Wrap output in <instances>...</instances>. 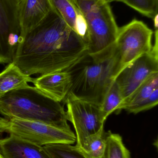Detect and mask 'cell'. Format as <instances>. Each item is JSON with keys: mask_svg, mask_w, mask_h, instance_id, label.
Masks as SVG:
<instances>
[{"mask_svg": "<svg viewBox=\"0 0 158 158\" xmlns=\"http://www.w3.org/2000/svg\"><path fill=\"white\" fill-rule=\"evenodd\" d=\"M3 133L40 146L53 144H73L76 141L72 131L38 122L0 117V133Z\"/></svg>", "mask_w": 158, "mask_h": 158, "instance_id": "5", "label": "cell"}, {"mask_svg": "<svg viewBox=\"0 0 158 158\" xmlns=\"http://www.w3.org/2000/svg\"><path fill=\"white\" fill-rule=\"evenodd\" d=\"M85 39L71 29L54 8L20 37L13 62L26 75L68 71L88 55Z\"/></svg>", "mask_w": 158, "mask_h": 158, "instance_id": "1", "label": "cell"}, {"mask_svg": "<svg viewBox=\"0 0 158 158\" xmlns=\"http://www.w3.org/2000/svg\"><path fill=\"white\" fill-rule=\"evenodd\" d=\"M3 158H52L44 146L9 136L0 139Z\"/></svg>", "mask_w": 158, "mask_h": 158, "instance_id": "12", "label": "cell"}, {"mask_svg": "<svg viewBox=\"0 0 158 158\" xmlns=\"http://www.w3.org/2000/svg\"><path fill=\"white\" fill-rule=\"evenodd\" d=\"M51 2L66 24L79 34V30L83 27L85 21L75 0H51Z\"/></svg>", "mask_w": 158, "mask_h": 158, "instance_id": "14", "label": "cell"}, {"mask_svg": "<svg viewBox=\"0 0 158 158\" xmlns=\"http://www.w3.org/2000/svg\"><path fill=\"white\" fill-rule=\"evenodd\" d=\"M0 114L71 131L60 102L47 96L35 86L28 85L14 89L0 97Z\"/></svg>", "mask_w": 158, "mask_h": 158, "instance_id": "2", "label": "cell"}, {"mask_svg": "<svg viewBox=\"0 0 158 158\" xmlns=\"http://www.w3.org/2000/svg\"><path fill=\"white\" fill-rule=\"evenodd\" d=\"M106 2H122L143 15L153 19L158 15V0H104Z\"/></svg>", "mask_w": 158, "mask_h": 158, "instance_id": "20", "label": "cell"}, {"mask_svg": "<svg viewBox=\"0 0 158 158\" xmlns=\"http://www.w3.org/2000/svg\"><path fill=\"white\" fill-rule=\"evenodd\" d=\"M20 34L18 4L15 0H0V64L13 62Z\"/></svg>", "mask_w": 158, "mask_h": 158, "instance_id": "9", "label": "cell"}, {"mask_svg": "<svg viewBox=\"0 0 158 158\" xmlns=\"http://www.w3.org/2000/svg\"><path fill=\"white\" fill-rule=\"evenodd\" d=\"M18 6L20 37L40 24L54 8L51 0H22Z\"/></svg>", "mask_w": 158, "mask_h": 158, "instance_id": "10", "label": "cell"}, {"mask_svg": "<svg viewBox=\"0 0 158 158\" xmlns=\"http://www.w3.org/2000/svg\"><path fill=\"white\" fill-rule=\"evenodd\" d=\"M158 103V88L155 89L151 95L144 102L137 106L132 113L137 114L142 111L148 110L156 106Z\"/></svg>", "mask_w": 158, "mask_h": 158, "instance_id": "21", "label": "cell"}, {"mask_svg": "<svg viewBox=\"0 0 158 158\" xmlns=\"http://www.w3.org/2000/svg\"><path fill=\"white\" fill-rule=\"evenodd\" d=\"M105 137V149L103 158H131L130 153L119 135L109 132Z\"/></svg>", "mask_w": 158, "mask_h": 158, "instance_id": "16", "label": "cell"}, {"mask_svg": "<svg viewBox=\"0 0 158 158\" xmlns=\"http://www.w3.org/2000/svg\"><path fill=\"white\" fill-rule=\"evenodd\" d=\"M15 2H16L19 4V3L22 0H15Z\"/></svg>", "mask_w": 158, "mask_h": 158, "instance_id": "23", "label": "cell"}, {"mask_svg": "<svg viewBox=\"0 0 158 158\" xmlns=\"http://www.w3.org/2000/svg\"><path fill=\"white\" fill-rule=\"evenodd\" d=\"M35 87L47 96L58 102L64 101L69 93L71 76L68 71H60L41 75L33 78Z\"/></svg>", "mask_w": 158, "mask_h": 158, "instance_id": "11", "label": "cell"}, {"mask_svg": "<svg viewBox=\"0 0 158 158\" xmlns=\"http://www.w3.org/2000/svg\"><path fill=\"white\" fill-rule=\"evenodd\" d=\"M68 71L71 79L69 93L101 106L117 76L114 48L102 57L87 55Z\"/></svg>", "mask_w": 158, "mask_h": 158, "instance_id": "3", "label": "cell"}, {"mask_svg": "<svg viewBox=\"0 0 158 158\" xmlns=\"http://www.w3.org/2000/svg\"><path fill=\"white\" fill-rule=\"evenodd\" d=\"M86 25L88 55H107L114 50L119 27L110 5L104 0H75Z\"/></svg>", "mask_w": 158, "mask_h": 158, "instance_id": "4", "label": "cell"}, {"mask_svg": "<svg viewBox=\"0 0 158 158\" xmlns=\"http://www.w3.org/2000/svg\"><path fill=\"white\" fill-rule=\"evenodd\" d=\"M158 88V72L154 73L145 81L120 106L118 111L125 110L129 113L140 104L145 101L153 91Z\"/></svg>", "mask_w": 158, "mask_h": 158, "instance_id": "15", "label": "cell"}, {"mask_svg": "<svg viewBox=\"0 0 158 158\" xmlns=\"http://www.w3.org/2000/svg\"><path fill=\"white\" fill-rule=\"evenodd\" d=\"M124 101L118 85L114 81L105 96L101 105V110L105 120L114 111H117Z\"/></svg>", "mask_w": 158, "mask_h": 158, "instance_id": "17", "label": "cell"}, {"mask_svg": "<svg viewBox=\"0 0 158 158\" xmlns=\"http://www.w3.org/2000/svg\"><path fill=\"white\" fill-rule=\"evenodd\" d=\"M153 33L146 24L136 19L119 27L114 45L117 76L127 65L151 51Z\"/></svg>", "mask_w": 158, "mask_h": 158, "instance_id": "6", "label": "cell"}, {"mask_svg": "<svg viewBox=\"0 0 158 158\" xmlns=\"http://www.w3.org/2000/svg\"><path fill=\"white\" fill-rule=\"evenodd\" d=\"M155 34V43L151 51L126 66L115 79L122 93L123 103L150 76L158 72V30Z\"/></svg>", "mask_w": 158, "mask_h": 158, "instance_id": "8", "label": "cell"}, {"mask_svg": "<svg viewBox=\"0 0 158 158\" xmlns=\"http://www.w3.org/2000/svg\"><path fill=\"white\" fill-rule=\"evenodd\" d=\"M64 101L67 106V119L76 132V145L81 148L85 139L104 129L105 119L99 105L68 93Z\"/></svg>", "mask_w": 158, "mask_h": 158, "instance_id": "7", "label": "cell"}, {"mask_svg": "<svg viewBox=\"0 0 158 158\" xmlns=\"http://www.w3.org/2000/svg\"><path fill=\"white\" fill-rule=\"evenodd\" d=\"M33 78L24 74L14 63H10L0 73V97L14 89L28 85Z\"/></svg>", "mask_w": 158, "mask_h": 158, "instance_id": "13", "label": "cell"}, {"mask_svg": "<svg viewBox=\"0 0 158 158\" xmlns=\"http://www.w3.org/2000/svg\"><path fill=\"white\" fill-rule=\"evenodd\" d=\"M0 158H3L2 155H1V153H0Z\"/></svg>", "mask_w": 158, "mask_h": 158, "instance_id": "24", "label": "cell"}, {"mask_svg": "<svg viewBox=\"0 0 158 158\" xmlns=\"http://www.w3.org/2000/svg\"><path fill=\"white\" fill-rule=\"evenodd\" d=\"M44 147L52 158H91L75 146L69 144H53Z\"/></svg>", "mask_w": 158, "mask_h": 158, "instance_id": "19", "label": "cell"}, {"mask_svg": "<svg viewBox=\"0 0 158 158\" xmlns=\"http://www.w3.org/2000/svg\"><path fill=\"white\" fill-rule=\"evenodd\" d=\"M154 22V26H155V29L158 30V15H156L153 19Z\"/></svg>", "mask_w": 158, "mask_h": 158, "instance_id": "22", "label": "cell"}, {"mask_svg": "<svg viewBox=\"0 0 158 158\" xmlns=\"http://www.w3.org/2000/svg\"><path fill=\"white\" fill-rule=\"evenodd\" d=\"M105 146V137L103 129L87 137L80 149L91 158H103Z\"/></svg>", "mask_w": 158, "mask_h": 158, "instance_id": "18", "label": "cell"}]
</instances>
